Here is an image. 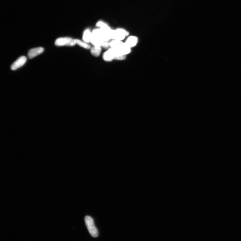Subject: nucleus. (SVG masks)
I'll list each match as a JSON object with an SVG mask.
<instances>
[{
  "instance_id": "obj_1",
  "label": "nucleus",
  "mask_w": 241,
  "mask_h": 241,
  "mask_svg": "<svg viewBox=\"0 0 241 241\" xmlns=\"http://www.w3.org/2000/svg\"><path fill=\"white\" fill-rule=\"evenodd\" d=\"M86 227L91 236L95 238L98 237V231L95 227L93 219L89 216H86L84 218Z\"/></svg>"
},
{
  "instance_id": "obj_2",
  "label": "nucleus",
  "mask_w": 241,
  "mask_h": 241,
  "mask_svg": "<svg viewBox=\"0 0 241 241\" xmlns=\"http://www.w3.org/2000/svg\"><path fill=\"white\" fill-rule=\"evenodd\" d=\"M129 34V32L125 30L122 28H117L115 30H111V37L113 40L122 41Z\"/></svg>"
},
{
  "instance_id": "obj_3",
  "label": "nucleus",
  "mask_w": 241,
  "mask_h": 241,
  "mask_svg": "<svg viewBox=\"0 0 241 241\" xmlns=\"http://www.w3.org/2000/svg\"><path fill=\"white\" fill-rule=\"evenodd\" d=\"M56 46H74L76 44L75 39L69 37H62L57 39L55 42Z\"/></svg>"
},
{
  "instance_id": "obj_4",
  "label": "nucleus",
  "mask_w": 241,
  "mask_h": 241,
  "mask_svg": "<svg viewBox=\"0 0 241 241\" xmlns=\"http://www.w3.org/2000/svg\"><path fill=\"white\" fill-rule=\"evenodd\" d=\"M27 60L26 57L25 56H20L16 61H15L11 66L12 70H15L22 67L25 64Z\"/></svg>"
},
{
  "instance_id": "obj_5",
  "label": "nucleus",
  "mask_w": 241,
  "mask_h": 241,
  "mask_svg": "<svg viewBox=\"0 0 241 241\" xmlns=\"http://www.w3.org/2000/svg\"><path fill=\"white\" fill-rule=\"evenodd\" d=\"M44 51V48L42 47H39L33 48L28 51V58L30 59L34 58L43 53Z\"/></svg>"
},
{
  "instance_id": "obj_6",
  "label": "nucleus",
  "mask_w": 241,
  "mask_h": 241,
  "mask_svg": "<svg viewBox=\"0 0 241 241\" xmlns=\"http://www.w3.org/2000/svg\"><path fill=\"white\" fill-rule=\"evenodd\" d=\"M102 57L105 61L107 62H110L114 59V54L112 48H110L105 52Z\"/></svg>"
},
{
  "instance_id": "obj_7",
  "label": "nucleus",
  "mask_w": 241,
  "mask_h": 241,
  "mask_svg": "<svg viewBox=\"0 0 241 241\" xmlns=\"http://www.w3.org/2000/svg\"><path fill=\"white\" fill-rule=\"evenodd\" d=\"M138 38L134 36H131L127 39L125 44L128 47L131 48L136 45L138 42Z\"/></svg>"
},
{
  "instance_id": "obj_8",
  "label": "nucleus",
  "mask_w": 241,
  "mask_h": 241,
  "mask_svg": "<svg viewBox=\"0 0 241 241\" xmlns=\"http://www.w3.org/2000/svg\"><path fill=\"white\" fill-rule=\"evenodd\" d=\"M92 37V32L89 29H86L84 32L83 35V40L86 43L90 42Z\"/></svg>"
},
{
  "instance_id": "obj_9",
  "label": "nucleus",
  "mask_w": 241,
  "mask_h": 241,
  "mask_svg": "<svg viewBox=\"0 0 241 241\" xmlns=\"http://www.w3.org/2000/svg\"><path fill=\"white\" fill-rule=\"evenodd\" d=\"M100 46H93L91 48L90 52L92 55L95 57H98L100 55L101 51L102 48Z\"/></svg>"
},
{
  "instance_id": "obj_10",
  "label": "nucleus",
  "mask_w": 241,
  "mask_h": 241,
  "mask_svg": "<svg viewBox=\"0 0 241 241\" xmlns=\"http://www.w3.org/2000/svg\"><path fill=\"white\" fill-rule=\"evenodd\" d=\"M75 40L76 44L79 45L80 47L87 49H91V46L85 42L81 41L78 39H75Z\"/></svg>"
},
{
  "instance_id": "obj_11",
  "label": "nucleus",
  "mask_w": 241,
  "mask_h": 241,
  "mask_svg": "<svg viewBox=\"0 0 241 241\" xmlns=\"http://www.w3.org/2000/svg\"><path fill=\"white\" fill-rule=\"evenodd\" d=\"M96 26L99 28L104 30H110V27L108 26L107 23L102 21H99L96 24Z\"/></svg>"
},
{
  "instance_id": "obj_12",
  "label": "nucleus",
  "mask_w": 241,
  "mask_h": 241,
  "mask_svg": "<svg viewBox=\"0 0 241 241\" xmlns=\"http://www.w3.org/2000/svg\"><path fill=\"white\" fill-rule=\"evenodd\" d=\"M110 46V42L108 41H104L102 47L104 48H107Z\"/></svg>"
}]
</instances>
